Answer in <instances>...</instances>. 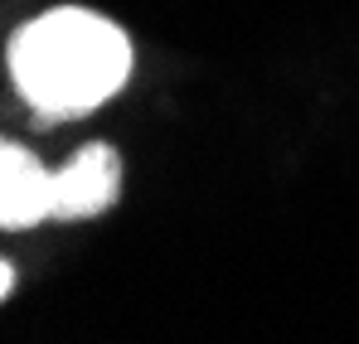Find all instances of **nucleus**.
Segmentation results:
<instances>
[{"label":"nucleus","mask_w":359,"mask_h":344,"mask_svg":"<svg viewBox=\"0 0 359 344\" xmlns=\"http://www.w3.org/2000/svg\"><path fill=\"white\" fill-rule=\"evenodd\" d=\"M121 199V156L112 141L78 146L54 170V223H88Z\"/></svg>","instance_id":"2"},{"label":"nucleus","mask_w":359,"mask_h":344,"mask_svg":"<svg viewBox=\"0 0 359 344\" xmlns=\"http://www.w3.org/2000/svg\"><path fill=\"white\" fill-rule=\"evenodd\" d=\"M10 296H15V267L0 262V301H10Z\"/></svg>","instance_id":"4"},{"label":"nucleus","mask_w":359,"mask_h":344,"mask_svg":"<svg viewBox=\"0 0 359 344\" xmlns=\"http://www.w3.org/2000/svg\"><path fill=\"white\" fill-rule=\"evenodd\" d=\"M10 83L29 102L39 126L73 121L112 102L131 78V39L117 20L59 5L34 20H25L10 34Z\"/></svg>","instance_id":"1"},{"label":"nucleus","mask_w":359,"mask_h":344,"mask_svg":"<svg viewBox=\"0 0 359 344\" xmlns=\"http://www.w3.org/2000/svg\"><path fill=\"white\" fill-rule=\"evenodd\" d=\"M54 219V170L20 141L0 146V228L25 233Z\"/></svg>","instance_id":"3"}]
</instances>
